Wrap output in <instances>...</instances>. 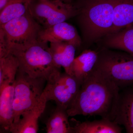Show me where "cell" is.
Returning <instances> with one entry per match:
<instances>
[{"label": "cell", "mask_w": 133, "mask_h": 133, "mask_svg": "<svg viewBox=\"0 0 133 133\" xmlns=\"http://www.w3.org/2000/svg\"><path fill=\"white\" fill-rule=\"evenodd\" d=\"M108 48L121 50L133 56V25L105 36Z\"/></svg>", "instance_id": "17"}, {"label": "cell", "mask_w": 133, "mask_h": 133, "mask_svg": "<svg viewBox=\"0 0 133 133\" xmlns=\"http://www.w3.org/2000/svg\"><path fill=\"white\" fill-rule=\"evenodd\" d=\"M45 81V78L31 77L18 69L14 83V124L18 122L24 112L38 103L43 91Z\"/></svg>", "instance_id": "6"}, {"label": "cell", "mask_w": 133, "mask_h": 133, "mask_svg": "<svg viewBox=\"0 0 133 133\" xmlns=\"http://www.w3.org/2000/svg\"><path fill=\"white\" fill-rule=\"evenodd\" d=\"M132 25L133 0H115L113 24L109 34Z\"/></svg>", "instance_id": "16"}, {"label": "cell", "mask_w": 133, "mask_h": 133, "mask_svg": "<svg viewBox=\"0 0 133 133\" xmlns=\"http://www.w3.org/2000/svg\"><path fill=\"white\" fill-rule=\"evenodd\" d=\"M70 121L73 133H121L122 131L118 124L105 119L80 122L72 118Z\"/></svg>", "instance_id": "14"}, {"label": "cell", "mask_w": 133, "mask_h": 133, "mask_svg": "<svg viewBox=\"0 0 133 133\" xmlns=\"http://www.w3.org/2000/svg\"><path fill=\"white\" fill-rule=\"evenodd\" d=\"M115 0H87L78 10L84 38L92 42L109 35L113 24Z\"/></svg>", "instance_id": "2"}, {"label": "cell", "mask_w": 133, "mask_h": 133, "mask_svg": "<svg viewBox=\"0 0 133 133\" xmlns=\"http://www.w3.org/2000/svg\"><path fill=\"white\" fill-rule=\"evenodd\" d=\"M34 0H9L0 11V25L10 20L22 16L28 12Z\"/></svg>", "instance_id": "20"}, {"label": "cell", "mask_w": 133, "mask_h": 133, "mask_svg": "<svg viewBox=\"0 0 133 133\" xmlns=\"http://www.w3.org/2000/svg\"><path fill=\"white\" fill-rule=\"evenodd\" d=\"M94 69L121 89L133 85V56L127 52L104 49L98 51Z\"/></svg>", "instance_id": "5"}, {"label": "cell", "mask_w": 133, "mask_h": 133, "mask_svg": "<svg viewBox=\"0 0 133 133\" xmlns=\"http://www.w3.org/2000/svg\"><path fill=\"white\" fill-rule=\"evenodd\" d=\"M38 40L47 43L67 42L76 48L79 47L81 43V38L76 28L65 22L43 28L39 33Z\"/></svg>", "instance_id": "9"}, {"label": "cell", "mask_w": 133, "mask_h": 133, "mask_svg": "<svg viewBox=\"0 0 133 133\" xmlns=\"http://www.w3.org/2000/svg\"><path fill=\"white\" fill-rule=\"evenodd\" d=\"M14 83L0 86L1 132H10L14 123Z\"/></svg>", "instance_id": "11"}, {"label": "cell", "mask_w": 133, "mask_h": 133, "mask_svg": "<svg viewBox=\"0 0 133 133\" xmlns=\"http://www.w3.org/2000/svg\"><path fill=\"white\" fill-rule=\"evenodd\" d=\"M114 121L124 126L127 133H133V89L120 92Z\"/></svg>", "instance_id": "12"}, {"label": "cell", "mask_w": 133, "mask_h": 133, "mask_svg": "<svg viewBox=\"0 0 133 133\" xmlns=\"http://www.w3.org/2000/svg\"><path fill=\"white\" fill-rule=\"evenodd\" d=\"M43 92L48 101H55L57 106L67 110L77 94L81 86L74 76L62 73L57 68L51 74Z\"/></svg>", "instance_id": "7"}, {"label": "cell", "mask_w": 133, "mask_h": 133, "mask_svg": "<svg viewBox=\"0 0 133 133\" xmlns=\"http://www.w3.org/2000/svg\"><path fill=\"white\" fill-rule=\"evenodd\" d=\"M9 1V0H0V11L5 7Z\"/></svg>", "instance_id": "21"}, {"label": "cell", "mask_w": 133, "mask_h": 133, "mask_svg": "<svg viewBox=\"0 0 133 133\" xmlns=\"http://www.w3.org/2000/svg\"><path fill=\"white\" fill-rule=\"evenodd\" d=\"M60 1H62L64 2L69 3L70 1H71L72 0H60Z\"/></svg>", "instance_id": "22"}, {"label": "cell", "mask_w": 133, "mask_h": 133, "mask_svg": "<svg viewBox=\"0 0 133 133\" xmlns=\"http://www.w3.org/2000/svg\"><path fill=\"white\" fill-rule=\"evenodd\" d=\"M67 110L57 106L46 123L48 133H73Z\"/></svg>", "instance_id": "18"}, {"label": "cell", "mask_w": 133, "mask_h": 133, "mask_svg": "<svg viewBox=\"0 0 133 133\" xmlns=\"http://www.w3.org/2000/svg\"><path fill=\"white\" fill-rule=\"evenodd\" d=\"M120 88L105 75L94 69L81 84L77 94L67 109L69 117L78 115L99 116L114 121Z\"/></svg>", "instance_id": "1"}, {"label": "cell", "mask_w": 133, "mask_h": 133, "mask_svg": "<svg viewBox=\"0 0 133 133\" xmlns=\"http://www.w3.org/2000/svg\"><path fill=\"white\" fill-rule=\"evenodd\" d=\"M48 43L38 40L22 47L11 50L19 62V69L33 78L48 80L57 69L53 61Z\"/></svg>", "instance_id": "4"}, {"label": "cell", "mask_w": 133, "mask_h": 133, "mask_svg": "<svg viewBox=\"0 0 133 133\" xmlns=\"http://www.w3.org/2000/svg\"><path fill=\"white\" fill-rule=\"evenodd\" d=\"M43 28L29 11L0 25V58L9 55L11 50L38 41Z\"/></svg>", "instance_id": "3"}, {"label": "cell", "mask_w": 133, "mask_h": 133, "mask_svg": "<svg viewBox=\"0 0 133 133\" xmlns=\"http://www.w3.org/2000/svg\"><path fill=\"white\" fill-rule=\"evenodd\" d=\"M50 49L56 66L63 67L65 72L71 75V68L75 58L76 47L64 42L50 43Z\"/></svg>", "instance_id": "15"}, {"label": "cell", "mask_w": 133, "mask_h": 133, "mask_svg": "<svg viewBox=\"0 0 133 133\" xmlns=\"http://www.w3.org/2000/svg\"><path fill=\"white\" fill-rule=\"evenodd\" d=\"M48 102L45 94L43 92L38 103L24 112L18 122L13 124L10 133H37L39 129L38 119L44 112Z\"/></svg>", "instance_id": "10"}, {"label": "cell", "mask_w": 133, "mask_h": 133, "mask_svg": "<svg viewBox=\"0 0 133 133\" xmlns=\"http://www.w3.org/2000/svg\"><path fill=\"white\" fill-rule=\"evenodd\" d=\"M19 66L18 59L11 53L0 58V86L14 84Z\"/></svg>", "instance_id": "19"}, {"label": "cell", "mask_w": 133, "mask_h": 133, "mask_svg": "<svg viewBox=\"0 0 133 133\" xmlns=\"http://www.w3.org/2000/svg\"><path fill=\"white\" fill-rule=\"evenodd\" d=\"M98 52L85 50L75 57L71 68V75L74 76L81 84L94 70L97 60Z\"/></svg>", "instance_id": "13"}, {"label": "cell", "mask_w": 133, "mask_h": 133, "mask_svg": "<svg viewBox=\"0 0 133 133\" xmlns=\"http://www.w3.org/2000/svg\"><path fill=\"white\" fill-rule=\"evenodd\" d=\"M29 11L44 28L65 22L79 12L72 4L60 0H34Z\"/></svg>", "instance_id": "8"}]
</instances>
